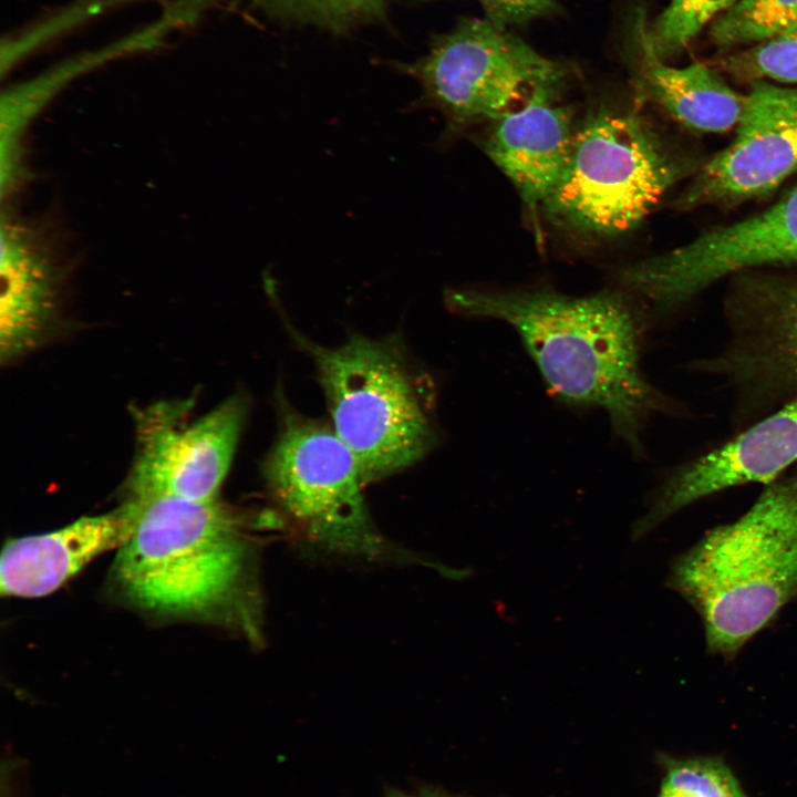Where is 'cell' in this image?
Instances as JSON below:
<instances>
[{"label": "cell", "instance_id": "obj_1", "mask_svg": "<svg viewBox=\"0 0 797 797\" xmlns=\"http://www.w3.org/2000/svg\"><path fill=\"white\" fill-rule=\"evenodd\" d=\"M444 301L455 313L509 324L551 393L569 405L602 410L636 454L648 421L671 407L642 371L645 319L621 291L575 297L452 288Z\"/></svg>", "mask_w": 797, "mask_h": 797}, {"label": "cell", "instance_id": "obj_2", "mask_svg": "<svg viewBox=\"0 0 797 797\" xmlns=\"http://www.w3.org/2000/svg\"><path fill=\"white\" fill-rule=\"evenodd\" d=\"M134 527L111 568L116 593L163 617L200 620L258 633L247 525L214 500L127 496Z\"/></svg>", "mask_w": 797, "mask_h": 797}, {"label": "cell", "instance_id": "obj_3", "mask_svg": "<svg viewBox=\"0 0 797 797\" xmlns=\"http://www.w3.org/2000/svg\"><path fill=\"white\" fill-rule=\"evenodd\" d=\"M665 586L698 614L707 652L734 660L797 600V468L765 484L738 519L677 555Z\"/></svg>", "mask_w": 797, "mask_h": 797}, {"label": "cell", "instance_id": "obj_4", "mask_svg": "<svg viewBox=\"0 0 797 797\" xmlns=\"http://www.w3.org/2000/svg\"><path fill=\"white\" fill-rule=\"evenodd\" d=\"M297 345L310 356L331 425L355 458L364 485L422 459L437 443L431 381L400 335H350L327 348L298 332L281 311Z\"/></svg>", "mask_w": 797, "mask_h": 797}, {"label": "cell", "instance_id": "obj_5", "mask_svg": "<svg viewBox=\"0 0 797 797\" xmlns=\"http://www.w3.org/2000/svg\"><path fill=\"white\" fill-rule=\"evenodd\" d=\"M687 168L636 108L601 104L577 125L567 169L541 211L572 235L620 236L639 226Z\"/></svg>", "mask_w": 797, "mask_h": 797}, {"label": "cell", "instance_id": "obj_6", "mask_svg": "<svg viewBox=\"0 0 797 797\" xmlns=\"http://www.w3.org/2000/svg\"><path fill=\"white\" fill-rule=\"evenodd\" d=\"M278 411L262 472L286 517L325 549L369 559L391 556L394 549L370 519L355 458L332 425L301 415L283 397Z\"/></svg>", "mask_w": 797, "mask_h": 797}, {"label": "cell", "instance_id": "obj_7", "mask_svg": "<svg viewBox=\"0 0 797 797\" xmlns=\"http://www.w3.org/2000/svg\"><path fill=\"white\" fill-rule=\"evenodd\" d=\"M396 69L417 81L421 96L406 111L434 108L453 136L522 106L540 91L559 92L565 70L506 28L485 19L462 21L437 37L427 54Z\"/></svg>", "mask_w": 797, "mask_h": 797}, {"label": "cell", "instance_id": "obj_8", "mask_svg": "<svg viewBox=\"0 0 797 797\" xmlns=\"http://www.w3.org/2000/svg\"><path fill=\"white\" fill-rule=\"evenodd\" d=\"M724 312L726 342L690 370L722 381L744 428L797 398V273L735 275Z\"/></svg>", "mask_w": 797, "mask_h": 797}, {"label": "cell", "instance_id": "obj_9", "mask_svg": "<svg viewBox=\"0 0 797 797\" xmlns=\"http://www.w3.org/2000/svg\"><path fill=\"white\" fill-rule=\"evenodd\" d=\"M192 410L186 400L134 408L135 454L127 496L219 498L246 422L248 398L238 392L195 418Z\"/></svg>", "mask_w": 797, "mask_h": 797}, {"label": "cell", "instance_id": "obj_10", "mask_svg": "<svg viewBox=\"0 0 797 797\" xmlns=\"http://www.w3.org/2000/svg\"><path fill=\"white\" fill-rule=\"evenodd\" d=\"M797 263V188L772 207L621 269L619 282L669 314L718 280Z\"/></svg>", "mask_w": 797, "mask_h": 797}, {"label": "cell", "instance_id": "obj_11", "mask_svg": "<svg viewBox=\"0 0 797 797\" xmlns=\"http://www.w3.org/2000/svg\"><path fill=\"white\" fill-rule=\"evenodd\" d=\"M797 174V89L752 82L733 142L705 163L676 200L682 210L735 207Z\"/></svg>", "mask_w": 797, "mask_h": 797}, {"label": "cell", "instance_id": "obj_12", "mask_svg": "<svg viewBox=\"0 0 797 797\" xmlns=\"http://www.w3.org/2000/svg\"><path fill=\"white\" fill-rule=\"evenodd\" d=\"M797 463V398L744 427L733 438L672 469L631 527L639 541L674 514L722 490L767 484Z\"/></svg>", "mask_w": 797, "mask_h": 797}, {"label": "cell", "instance_id": "obj_13", "mask_svg": "<svg viewBox=\"0 0 797 797\" xmlns=\"http://www.w3.org/2000/svg\"><path fill=\"white\" fill-rule=\"evenodd\" d=\"M558 95L537 92L491 121L483 139L485 153L515 186L534 222L567 169L577 127L572 110L558 104Z\"/></svg>", "mask_w": 797, "mask_h": 797}, {"label": "cell", "instance_id": "obj_14", "mask_svg": "<svg viewBox=\"0 0 797 797\" xmlns=\"http://www.w3.org/2000/svg\"><path fill=\"white\" fill-rule=\"evenodd\" d=\"M134 527L131 504L84 516L50 532L7 541L0 557V592L17 598L50 594L100 555L120 549Z\"/></svg>", "mask_w": 797, "mask_h": 797}, {"label": "cell", "instance_id": "obj_15", "mask_svg": "<svg viewBox=\"0 0 797 797\" xmlns=\"http://www.w3.org/2000/svg\"><path fill=\"white\" fill-rule=\"evenodd\" d=\"M42 229L12 215L1 218L0 354L10 362L44 337L56 310L61 277Z\"/></svg>", "mask_w": 797, "mask_h": 797}, {"label": "cell", "instance_id": "obj_16", "mask_svg": "<svg viewBox=\"0 0 797 797\" xmlns=\"http://www.w3.org/2000/svg\"><path fill=\"white\" fill-rule=\"evenodd\" d=\"M628 27L627 53L645 99L692 131L722 133L737 125L745 95L704 64H666L652 46L644 8L634 9Z\"/></svg>", "mask_w": 797, "mask_h": 797}, {"label": "cell", "instance_id": "obj_17", "mask_svg": "<svg viewBox=\"0 0 797 797\" xmlns=\"http://www.w3.org/2000/svg\"><path fill=\"white\" fill-rule=\"evenodd\" d=\"M797 20V0H737L713 21L710 38L722 50L766 41Z\"/></svg>", "mask_w": 797, "mask_h": 797}, {"label": "cell", "instance_id": "obj_18", "mask_svg": "<svg viewBox=\"0 0 797 797\" xmlns=\"http://www.w3.org/2000/svg\"><path fill=\"white\" fill-rule=\"evenodd\" d=\"M717 65L736 80L797 83V20L766 41L726 54Z\"/></svg>", "mask_w": 797, "mask_h": 797}, {"label": "cell", "instance_id": "obj_19", "mask_svg": "<svg viewBox=\"0 0 797 797\" xmlns=\"http://www.w3.org/2000/svg\"><path fill=\"white\" fill-rule=\"evenodd\" d=\"M737 0H671L649 25L655 53L662 59L680 54L687 44Z\"/></svg>", "mask_w": 797, "mask_h": 797}, {"label": "cell", "instance_id": "obj_20", "mask_svg": "<svg viewBox=\"0 0 797 797\" xmlns=\"http://www.w3.org/2000/svg\"><path fill=\"white\" fill-rule=\"evenodd\" d=\"M273 14L341 30L380 18L389 0H251Z\"/></svg>", "mask_w": 797, "mask_h": 797}, {"label": "cell", "instance_id": "obj_21", "mask_svg": "<svg viewBox=\"0 0 797 797\" xmlns=\"http://www.w3.org/2000/svg\"><path fill=\"white\" fill-rule=\"evenodd\" d=\"M658 797H725L707 775L692 769L679 759L665 760V775Z\"/></svg>", "mask_w": 797, "mask_h": 797}, {"label": "cell", "instance_id": "obj_22", "mask_svg": "<svg viewBox=\"0 0 797 797\" xmlns=\"http://www.w3.org/2000/svg\"><path fill=\"white\" fill-rule=\"evenodd\" d=\"M486 12V18L506 28L521 24L531 19L551 13L557 8L556 0H477Z\"/></svg>", "mask_w": 797, "mask_h": 797}, {"label": "cell", "instance_id": "obj_23", "mask_svg": "<svg viewBox=\"0 0 797 797\" xmlns=\"http://www.w3.org/2000/svg\"><path fill=\"white\" fill-rule=\"evenodd\" d=\"M386 797H447L432 790H422L418 793L391 791Z\"/></svg>", "mask_w": 797, "mask_h": 797}]
</instances>
